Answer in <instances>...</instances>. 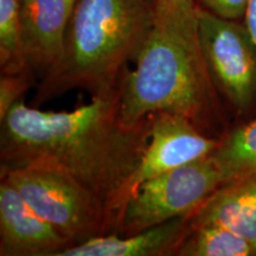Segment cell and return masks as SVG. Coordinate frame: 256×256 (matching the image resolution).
<instances>
[{
    "label": "cell",
    "mask_w": 256,
    "mask_h": 256,
    "mask_svg": "<svg viewBox=\"0 0 256 256\" xmlns=\"http://www.w3.org/2000/svg\"><path fill=\"white\" fill-rule=\"evenodd\" d=\"M121 84V83H120ZM2 121V168L46 165L88 188L110 214L150 139V118L127 126L120 115V86L72 112H46L19 100Z\"/></svg>",
    "instance_id": "cell-1"
},
{
    "label": "cell",
    "mask_w": 256,
    "mask_h": 256,
    "mask_svg": "<svg viewBox=\"0 0 256 256\" xmlns=\"http://www.w3.org/2000/svg\"><path fill=\"white\" fill-rule=\"evenodd\" d=\"M134 69L120 84V115L136 126L156 113L184 116L204 130L222 121L218 92L208 72L196 0L154 2V16Z\"/></svg>",
    "instance_id": "cell-2"
},
{
    "label": "cell",
    "mask_w": 256,
    "mask_h": 256,
    "mask_svg": "<svg viewBox=\"0 0 256 256\" xmlns=\"http://www.w3.org/2000/svg\"><path fill=\"white\" fill-rule=\"evenodd\" d=\"M153 16L152 0H78L63 55L42 78L37 104L72 89L92 96L116 89L127 63L142 49Z\"/></svg>",
    "instance_id": "cell-3"
},
{
    "label": "cell",
    "mask_w": 256,
    "mask_h": 256,
    "mask_svg": "<svg viewBox=\"0 0 256 256\" xmlns=\"http://www.w3.org/2000/svg\"><path fill=\"white\" fill-rule=\"evenodd\" d=\"M2 178L72 246L110 234L104 203L68 172L54 166L26 165L2 168Z\"/></svg>",
    "instance_id": "cell-4"
},
{
    "label": "cell",
    "mask_w": 256,
    "mask_h": 256,
    "mask_svg": "<svg viewBox=\"0 0 256 256\" xmlns=\"http://www.w3.org/2000/svg\"><path fill=\"white\" fill-rule=\"evenodd\" d=\"M224 183L226 176L211 154L150 179L127 200L114 234L130 235L177 217H192Z\"/></svg>",
    "instance_id": "cell-5"
},
{
    "label": "cell",
    "mask_w": 256,
    "mask_h": 256,
    "mask_svg": "<svg viewBox=\"0 0 256 256\" xmlns=\"http://www.w3.org/2000/svg\"><path fill=\"white\" fill-rule=\"evenodd\" d=\"M202 52L216 90L238 116L256 107V44L243 20H230L198 5Z\"/></svg>",
    "instance_id": "cell-6"
},
{
    "label": "cell",
    "mask_w": 256,
    "mask_h": 256,
    "mask_svg": "<svg viewBox=\"0 0 256 256\" xmlns=\"http://www.w3.org/2000/svg\"><path fill=\"white\" fill-rule=\"evenodd\" d=\"M220 138L208 136L186 118L170 113L150 116V139L139 164L130 174L110 208L112 234L115 232L121 212L136 188L194 160L206 158L218 147Z\"/></svg>",
    "instance_id": "cell-7"
},
{
    "label": "cell",
    "mask_w": 256,
    "mask_h": 256,
    "mask_svg": "<svg viewBox=\"0 0 256 256\" xmlns=\"http://www.w3.org/2000/svg\"><path fill=\"white\" fill-rule=\"evenodd\" d=\"M72 246L8 179L0 183V255L57 256Z\"/></svg>",
    "instance_id": "cell-8"
},
{
    "label": "cell",
    "mask_w": 256,
    "mask_h": 256,
    "mask_svg": "<svg viewBox=\"0 0 256 256\" xmlns=\"http://www.w3.org/2000/svg\"><path fill=\"white\" fill-rule=\"evenodd\" d=\"M78 0H22L20 42L28 69L42 78L58 63Z\"/></svg>",
    "instance_id": "cell-9"
},
{
    "label": "cell",
    "mask_w": 256,
    "mask_h": 256,
    "mask_svg": "<svg viewBox=\"0 0 256 256\" xmlns=\"http://www.w3.org/2000/svg\"><path fill=\"white\" fill-rule=\"evenodd\" d=\"M191 217H177L130 235L106 234L72 244L57 256H165L174 255L191 229Z\"/></svg>",
    "instance_id": "cell-10"
},
{
    "label": "cell",
    "mask_w": 256,
    "mask_h": 256,
    "mask_svg": "<svg viewBox=\"0 0 256 256\" xmlns=\"http://www.w3.org/2000/svg\"><path fill=\"white\" fill-rule=\"evenodd\" d=\"M190 223L226 226L247 240L256 252V171L220 186L192 215Z\"/></svg>",
    "instance_id": "cell-11"
},
{
    "label": "cell",
    "mask_w": 256,
    "mask_h": 256,
    "mask_svg": "<svg viewBox=\"0 0 256 256\" xmlns=\"http://www.w3.org/2000/svg\"><path fill=\"white\" fill-rule=\"evenodd\" d=\"M177 256H256L244 238L217 224L191 226L178 246Z\"/></svg>",
    "instance_id": "cell-12"
},
{
    "label": "cell",
    "mask_w": 256,
    "mask_h": 256,
    "mask_svg": "<svg viewBox=\"0 0 256 256\" xmlns=\"http://www.w3.org/2000/svg\"><path fill=\"white\" fill-rule=\"evenodd\" d=\"M211 156L226 182L256 171V118L224 134Z\"/></svg>",
    "instance_id": "cell-13"
},
{
    "label": "cell",
    "mask_w": 256,
    "mask_h": 256,
    "mask_svg": "<svg viewBox=\"0 0 256 256\" xmlns=\"http://www.w3.org/2000/svg\"><path fill=\"white\" fill-rule=\"evenodd\" d=\"M22 0H0V66L2 74H20L28 69L20 42Z\"/></svg>",
    "instance_id": "cell-14"
},
{
    "label": "cell",
    "mask_w": 256,
    "mask_h": 256,
    "mask_svg": "<svg viewBox=\"0 0 256 256\" xmlns=\"http://www.w3.org/2000/svg\"><path fill=\"white\" fill-rule=\"evenodd\" d=\"M28 72L20 74H2L0 78V120L16 102L22 100L20 96L26 90L30 83Z\"/></svg>",
    "instance_id": "cell-15"
},
{
    "label": "cell",
    "mask_w": 256,
    "mask_h": 256,
    "mask_svg": "<svg viewBox=\"0 0 256 256\" xmlns=\"http://www.w3.org/2000/svg\"><path fill=\"white\" fill-rule=\"evenodd\" d=\"M202 8L220 18L243 20L250 0H198Z\"/></svg>",
    "instance_id": "cell-16"
},
{
    "label": "cell",
    "mask_w": 256,
    "mask_h": 256,
    "mask_svg": "<svg viewBox=\"0 0 256 256\" xmlns=\"http://www.w3.org/2000/svg\"><path fill=\"white\" fill-rule=\"evenodd\" d=\"M243 22H244L246 26L248 28L252 40H254L256 44V0H250L244 18H243Z\"/></svg>",
    "instance_id": "cell-17"
},
{
    "label": "cell",
    "mask_w": 256,
    "mask_h": 256,
    "mask_svg": "<svg viewBox=\"0 0 256 256\" xmlns=\"http://www.w3.org/2000/svg\"><path fill=\"white\" fill-rule=\"evenodd\" d=\"M153 2H164V0H152Z\"/></svg>",
    "instance_id": "cell-18"
}]
</instances>
